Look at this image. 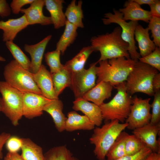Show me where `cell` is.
Listing matches in <instances>:
<instances>
[{
  "label": "cell",
  "instance_id": "32",
  "mask_svg": "<svg viewBox=\"0 0 160 160\" xmlns=\"http://www.w3.org/2000/svg\"><path fill=\"white\" fill-rule=\"evenodd\" d=\"M126 155H134L146 147L145 145L134 135L127 133L125 142Z\"/></svg>",
  "mask_w": 160,
  "mask_h": 160
},
{
  "label": "cell",
  "instance_id": "14",
  "mask_svg": "<svg viewBox=\"0 0 160 160\" xmlns=\"http://www.w3.org/2000/svg\"><path fill=\"white\" fill-rule=\"evenodd\" d=\"M32 76L42 95L50 100L59 98L55 94L52 73L44 65H41L36 73H32Z\"/></svg>",
  "mask_w": 160,
  "mask_h": 160
},
{
  "label": "cell",
  "instance_id": "44",
  "mask_svg": "<svg viewBox=\"0 0 160 160\" xmlns=\"http://www.w3.org/2000/svg\"><path fill=\"white\" fill-rule=\"evenodd\" d=\"M4 160H23L18 152H8L4 158Z\"/></svg>",
  "mask_w": 160,
  "mask_h": 160
},
{
  "label": "cell",
  "instance_id": "23",
  "mask_svg": "<svg viewBox=\"0 0 160 160\" xmlns=\"http://www.w3.org/2000/svg\"><path fill=\"white\" fill-rule=\"evenodd\" d=\"M95 125L85 115H81L75 111L69 112L65 122V130L72 132L77 130H90Z\"/></svg>",
  "mask_w": 160,
  "mask_h": 160
},
{
  "label": "cell",
  "instance_id": "8",
  "mask_svg": "<svg viewBox=\"0 0 160 160\" xmlns=\"http://www.w3.org/2000/svg\"><path fill=\"white\" fill-rule=\"evenodd\" d=\"M113 14L111 12L104 14V18L102 19L103 24L108 25L113 23L118 24L121 30V36L129 46L128 52L130 58L135 61H137L140 56L137 51L135 39V32L136 26L138 24V21H130L127 22L123 19V14L115 9Z\"/></svg>",
  "mask_w": 160,
  "mask_h": 160
},
{
  "label": "cell",
  "instance_id": "22",
  "mask_svg": "<svg viewBox=\"0 0 160 160\" xmlns=\"http://www.w3.org/2000/svg\"><path fill=\"white\" fill-rule=\"evenodd\" d=\"M45 6L50 15L52 24L57 29L65 26L67 21L63 10V0H44Z\"/></svg>",
  "mask_w": 160,
  "mask_h": 160
},
{
  "label": "cell",
  "instance_id": "34",
  "mask_svg": "<svg viewBox=\"0 0 160 160\" xmlns=\"http://www.w3.org/2000/svg\"><path fill=\"white\" fill-rule=\"evenodd\" d=\"M139 61L160 71V47H156L155 50L150 54L143 57H140Z\"/></svg>",
  "mask_w": 160,
  "mask_h": 160
},
{
  "label": "cell",
  "instance_id": "20",
  "mask_svg": "<svg viewBox=\"0 0 160 160\" xmlns=\"http://www.w3.org/2000/svg\"><path fill=\"white\" fill-rule=\"evenodd\" d=\"M63 105L59 98L51 100L45 106L43 111L49 114L52 118L57 130L61 132L65 130L67 119L63 112Z\"/></svg>",
  "mask_w": 160,
  "mask_h": 160
},
{
  "label": "cell",
  "instance_id": "19",
  "mask_svg": "<svg viewBox=\"0 0 160 160\" xmlns=\"http://www.w3.org/2000/svg\"><path fill=\"white\" fill-rule=\"evenodd\" d=\"M113 87L108 82L101 81L86 92L82 97L100 106L111 95Z\"/></svg>",
  "mask_w": 160,
  "mask_h": 160
},
{
  "label": "cell",
  "instance_id": "36",
  "mask_svg": "<svg viewBox=\"0 0 160 160\" xmlns=\"http://www.w3.org/2000/svg\"><path fill=\"white\" fill-rule=\"evenodd\" d=\"M154 99L151 104L152 113L150 123L153 125L160 123V91L154 93Z\"/></svg>",
  "mask_w": 160,
  "mask_h": 160
},
{
  "label": "cell",
  "instance_id": "38",
  "mask_svg": "<svg viewBox=\"0 0 160 160\" xmlns=\"http://www.w3.org/2000/svg\"><path fill=\"white\" fill-rule=\"evenodd\" d=\"M152 152L149 148L145 147L136 154L132 155H126L115 160H141Z\"/></svg>",
  "mask_w": 160,
  "mask_h": 160
},
{
  "label": "cell",
  "instance_id": "15",
  "mask_svg": "<svg viewBox=\"0 0 160 160\" xmlns=\"http://www.w3.org/2000/svg\"><path fill=\"white\" fill-rule=\"evenodd\" d=\"M72 108L75 111H81L95 126L99 127L102 124L103 119L100 106L79 97L73 102Z\"/></svg>",
  "mask_w": 160,
  "mask_h": 160
},
{
  "label": "cell",
  "instance_id": "40",
  "mask_svg": "<svg viewBox=\"0 0 160 160\" xmlns=\"http://www.w3.org/2000/svg\"><path fill=\"white\" fill-rule=\"evenodd\" d=\"M9 4L6 0H0V16L4 18L9 16L11 13Z\"/></svg>",
  "mask_w": 160,
  "mask_h": 160
},
{
  "label": "cell",
  "instance_id": "10",
  "mask_svg": "<svg viewBox=\"0 0 160 160\" xmlns=\"http://www.w3.org/2000/svg\"><path fill=\"white\" fill-rule=\"evenodd\" d=\"M97 63H92L87 69L84 68L78 72H71L70 88L76 98L82 97L96 85Z\"/></svg>",
  "mask_w": 160,
  "mask_h": 160
},
{
  "label": "cell",
  "instance_id": "1",
  "mask_svg": "<svg viewBox=\"0 0 160 160\" xmlns=\"http://www.w3.org/2000/svg\"><path fill=\"white\" fill-rule=\"evenodd\" d=\"M121 33V28L117 27L111 33L92 37L91 46L94 51H98L100 54L97 62L121 57L130 58L128 52L129 44L122 38Z\"/></svg>",
  "mask_w": 160,
  "mask_h": 160
},
{
  "label": "cell",
  "instance_id": "17",
  "mask_svg": "<svg viewBox=\"0 0 160 160\" xmlns=\"http://www.w3.org/2000/svg\"><path fill=\"white\" fill-rule=\"evenodd\" d=\"M52 37V35H49L36 44L24 45V50L29 54L31 57V73H36L42 65V62L45 50Z\"/></svg>",
  "mask_w": 160,
  "mask_h": 160
},
{
  "label": "cell",
  "instance_id": "5",
  "mask_svg": "<svg viewBox=\"0 0 160 160\" xmlns=\"http://www.w3.org/2000/svg\"><path fill=\"white\" fill-rule=\"evenodd\" d=\"M158 72L157 70L150 65L138 60L136 61L125 81L127 92L130 95L139 92L153 96L152 82L154 76Z\"/></svg>",
  "mask_w": 160,
  "mask_h": 160
},
{
  "label": "cell",
  "instance_id": "46",
  "mask_svg": "<svg viewBox=\"0 0 160 160\" xmlns=\"http://www.w3.org/2000/svg\"><path fill=\"white\" fill-rule=\"evenodd\" d=\"M135 2L139 5L146 4L149 6L154 3L155 0H133Z\"/></svg>",
  "mask_w": 160,
  "mask_h": 160
},
{
  "label": "cell",
  "instance_id": "35",
  "mask_svg": "<svg viewBox=\"0 0 160 160\" xmlns=\"http://www.w3.org/2000/svg\"><path fill=\"white\" fill-rule=\"evenodd\" d=\"M148 27L151 31L153 41L156 47H160V17H152Z\"/></svg>",
  "mask_w": 160,
  "mask_h": 160
},
{
  "label": "cell",
  "instance_id": "30",
  "mask_svg": "<svg viewBox=\"0 0 160 160\" xmlns=\"http://www.w3.org/2000/svg\"><path fill=\"white\" fill-rule=\"evenodd\" d=\"M44 156L45 160H79L65 145L54 147Z\"/></svg>",
  "mask_w": 160,
  "mask_h": 160
},
{
  "label": "cell",
  "instance_id": "12",
  "mask_svg": "<svg viewBox=\"0 0 160 160\" xmlns=\"http://www.w3.org/2000/svg\"><path fill=\"white\" fill-rule=\"evenodd\" d=\"M160 131V123L153 125L149 123L132 132L152 152L160 153V138L157 139Z\"/></svg>",
  "mask_w": 160,
  "mask_h": 160
},
{
  "label": "cell",
  "instance_id": "16",
  "mask_svg": "<svg viewBox=\"0 0 160 160\" xmlns=\"http://www.w3.org/2000/svg\"><path fill=\"white\" fill-rule=\"evenodd\" d=\"M28 25L25 15L16 19L0 20V29L3 31V41H13L18 33Z\"/></svg>",
  "mask_w": 160,
  "mask_h": 160
},
{
  "label": "cell",
  "instance_id": "31",
  "mask_svg": "<svg viewBox=\"0 0 160 160\" xmlns=\"http://www.w3.org/2000/svg\"><path fill=\"white\" fill-rule=\"evenodd\" d=\"M5 45L15 60L24 69L31 72V61L21 49L13 41L6 42Z\"/></svg>",
  "mask_w": 160,
  "mask_h": 160
},
{
  "label": "cell",
  "instance_id": "21",
  "mask_svg": "<svg viewBox=\"0 0 160 160\" xmlns=\"http://www.w3.org/2000/svg\"><path fill=\"white\" fill-rule=\"evenodd\" d=\"M148 27L144 28L140 25L136 26L135 32V39L137 41L141 57L150 54L155 49L156 46L150 39Z\"/></svg>",
  "mask_w": 160,
  "mask_h": 160
},
{
  "label": "cell",
  "instance_id": "43",
  "mask_svg": "<svg viewBox=\"0 0 160 160\" xmlns=\"http://www.w3.org/2000/svg\"><path fill=\"white\" fill-rule=\"evenodd\" d=\"M153 90L154 92L160 91V73L159 72L154 76L152 82Z\"/></svg>",
  "mask_w": 160,
  "mask_h": 160
},
{
  "label": "cell",
  "instance_id": "33",
  "mask_svg": "<svg viewBox=\"0 0 160 160\" xmlns=\"http://www.w3.org/2000/svg\"><path fill=\"white\" fill-rule=\"evenodd\" d=\"M60 52L58 50L48 52L44 55L45 61L49 66L51 73L56 72L64 66L60 61Z\"/></svg>",
  "mask_w": 160,
  "mask_h": 160
},
{
  "label": "cell",
  "instance_id": "3",
  "mask_svg": "<svg viewBox=\"0 0 160 160\" xmlns=\"http://www.w3.org/2000/svg\"><path fill=\"white\" fill-rule=\"evenodd\" d=\"M128 126L125 122L120 123L117 120L106 121L101 127H97L89 138L95 146L94 153L98 160H105L107 153L121 132Z\"/></svg>",
  "mask_w": 160,
  "mask_h": 160
},
{
  "label": "cell",
  "instance_id": "4",
  "mask_svg": "<svg viewBox=\"0 0 160 160\" xmlns=\"http://www.w3.org/2000/svg\"><path fill=\"white\" fill-rule=\"evenodd\" d=\"M114 87L117 91L116 95L109 102L100 106L103 119L124 123L130 113L132 98L127 92L125 81Z\"/></svg>",
  "mask_w": 160,
  "mask_h": 160
},
{
  "label": "cell",
  "instance_id": "2",
  "mask_svg": "<svg viewBox=\"0 0 160 160\" xmlns=\"http://www.w3.org/2000/svg\"><path fill=\"white\" fill-rule=\"evenodd\" d=\"M136 61L130 58L121 57L97 62L99 66L96 68L97 83L108 82L114 87L125 81Z\"/></svg>",
  "mask_w": 160,
  "mask_h": 160
},
{
  "label": "cell",
  "instance_id": "47",
  "mask_svg": "<svg viewBox=\"0 0 160 160\" xmlns=\"http://www.w3.org/2000/svg\"><path fill=\"white\" fill-rule=\"evenodd\" d=\"M2 102L1 98L0 97V111H2Z\"/></svg>",
  "mask_w": 160,
  "mask_h": 160
},
{
  "label": "cell",
  "instance_id": "11",
  "mask_svg": "<svg viewBox=\"0 0 160 160\" xmlns=\"http://www.w3.org/2000/svg\"><path fill=\"white\" fill-rule=\"evenodd\" d=\"M51 100L42 95L23 92V116L31 119L41 116L44 107Z\"/></svg>",
  "mask_w": 160,
  "mask_h": 160
},
{
  "label": "cell",
  "instance_id": "24",
  "mask_svg": "<svg viewBox=\"0 0 160 160\" xmlns=\"http://www.w3.org/2000/svg\"><path fill=\"white\" fill-rule=\"evenodd\" d=\"M20 155L23 160H45L42 148L29 138H21Z\"/></svg>",
  "mask_w": 160,
  "mask_h": 160
},
{
  "label": "cell",
  "instance_id": "37",
  "mask_svg": "<svg viewBox=\"0 0 160 160\" xmlns=\"http://www.w3.org/2000/svg\"><path fill=\"white\" fill-rule=\"evenodd\" d=\"M6 144L9 152H17L21 149L22 142L21 138L16 136H10L6 141Z\"/></svg>",
  "mask_w": 160,
  "mask_h": 160
},
{
  "label": "cell",
  "instance_id": "18",
  "mask_svg": "<svg viewBox=\"0 0 160 160\" xmlns=\"http://www.w3.org/2000/svg\"><path fill=\"white\" fill-rule=\"evenodd\" d=\"M124 7L119 11L123 14V19L126 21L141 20L148 23L152 17L150 11L143 9L133 0L126 1Z\"/></svg>",
  "mask_w": 160,
  "mask_h": 160
},
{
  "label": "cell",
  "instance_id": "41",
  "mask_svg": "<svg viewBox=\"0 0 160 160\" xmlns=\"http://www.w3.org/2000/svg\"><path fill=\"white\" fill-rule=\"evenodd\" d=\"M149 6L152 17H160V1L155 0V2Z\"/></svg>",
  "mask_w": 160,
  "mask_h": 160
},
{
  "label": "cell",
  "instance_id": "9",
  "mask_svg": "<svg viewBox=\"0 0 160 160\" xmlns=\"http://www.w3.org/2000/svg\"><path fill=\"white\" fill-rule=\"evenodd\" d=\"M151 98L143 99L135 96L132 99V103L129 114L126 120L127 128L134 130L150 122Z\"/></svg>",
  "mask_w": 160,
  "mask_h": 160
},
{
  "label": "cell",
  "instance_id": "29",
  "mask_svg": "<svg viewBox=\"0 0 160 160\" xmlns=\"http://www.w3.org/2000/svg\"><path fill=\"white\" fill-rule=\"evenodd\" d=\"M127 133L123 131L117 137L107 153V160H115L126 155L125 142Z\"/></svg>",
  "mask_w": 160,
  "mask_h": 160
},
{
  "label": "cell",
  "instance_id": "26",
  "mask_svg": "<svg viewBox=\"0 0 160 160\" xmlns=\"http://www.w3.org/2000/svg\"><path fill=\"white\" fill-rule=\"evenodd\" d=\"M93 52L94 50L91 46L84 47L75 56L67 61L64 65L71 72L81 71L84 68L87 60Z\"/></svg>",
  "mask_w": 160,
  "mask_h": 160
},
{
  "label": "cell",
  "instance_id": "45",
  "mask_svg": "<svg viewBox=\"0 0 160 160\" xmlns=\"http://www.w3.org/2000/svg\"><path fill=\"white\" fill-rule=\"evenodd\" d=\"M141 160H160V153L152 152Z\"/></svg>",
  "mask_w": 160,
  "mask_h": 160
},
{
  "label": "cell",
  "instance_id": "13",
  "mask_svg": "<svg viewBox=\"0 0 160 160\" xmlns=\"http://www.w3.org/2000/svg\"><path fill=\"white\" fill-rule=\"evenodd\" d=\"M44 0H34L26 8H22L20 12L26 16L28 25L40 24L42 25L52 24L50 17L44 15L43 12Z\"/></svg>",
  "mask_w": 160,
  "mask_h": 160
},
{
  "label": "cell",
  "instance_id": "25",
  "mask_svg": "<svg viewBox=\"0 0 160 160\" xmlns=\"http://www.w3.org/2000/svg\"><path fill=\"white\" fill-rule=\"evenodd\" d=\"M75 0H72L68 6L64 13L66 20L78 28H83L82 21L84 17L82 9V1L79 0L77 4Z\"/></svg>",
  "mask_w": 160,
  "mask_h": 160
},
{
  "label": "cell",
  "instance_id": "42",
  "mask_svg": "<svg viewBox=\"0 0 160 160\" xmlns=\"http://www.w3.org/2000/svg\"><path fill=\"white\" fill-rule=\"evenodd\" d=\"M11 136L10 133L3 132L0 135V160L3 158V147L7 140Z\"/></svg>",
  "mask_w": 160,
  "mask_h": 160
},
{
  "label": "cell",
  "instance_id": "28",
  "mask_svg": "<svg viewBox=\"0 0 160 160\" xmlns=\"http://www.w3.org/2000/svg\"><path fill=\"white\" fill-rule=\"evenodd\" d=\"M52 76L55 94L58 98L65 88L70 87L71 72L64 65L58 71L52 73Z\"/></svg>",
  "mask_w": 160,
  "mask_h": 160
},
{
  "label": "cell",
  "instance_id": "7",
  "mask_svg": "<svg viewBox=\"0 0 160 160\" xmlns=\"http://www.w3.org/2000/svg\"><path fill=\"white\" fill-rule=\"evenodd\" d=\"M2 112L15 126L23 116V92L14 88L5 81H0Z\"/></svg>",
  "mask_w": 160,
  "mask_h": 160
},
{
  "label": "cell",
  "instance_id": "48",
  "mask_svg": "<svg viewBox=\"0 0 160 160\" xmlns=\"http://www.w3.org/2000/svg\"><path fill=\"white\" fill-rule=\"evenodd\" d=\"M5 59L0 56V61H5Z\"/></svg>",
  "mask_w": 160,
  "mask_h": 160
},
{
  "label": "cell",
  "instance_id": "6",
  "mask_svg": "<svg viewBox=\"0 0 160 160\" xmlns=\"http://www.w3.org/2000/svg\"><path fill=\"white\" fill-rule=\"evenodd\" d=\"M4 75L5 81L18 90L42 95L33 78L32 73L24 69L15 60L5 66Z\"/></svg>",
  "mask_w": 160,
  "mask_h": 160
},
{
  "label": "cell",
  "instance_id": "27",
  "mask_svg": "<svg viewBox=\"0 0 160 160\" xmlns=\"http://www.w3.org/2000/svg\"><path fill=\"white\" fill-rule=\"evenodd\" d=\"M78 28L67 21L64 31L57 43L56 50L63 54L67 48L75 40L77 36Z\"/></svg>",
  "mask_w": 160,
  "mask_h": 160
},
{
  "label": "cell",
  "instance_id": "39",
  "mask_svg": "<svg viewBox=\"0 0 160 160\" xmlns=\"http://www.w3.org/2000/svg\"><path fill=\"white\" fill-rule=\"evenodd\" d=\"M34 0H13L10 4L11 12L15 14H18L24 6L31 4Z\"/></svg>",
  "mask_w": 160,
  "mask_h": 160
}]
</instances>
